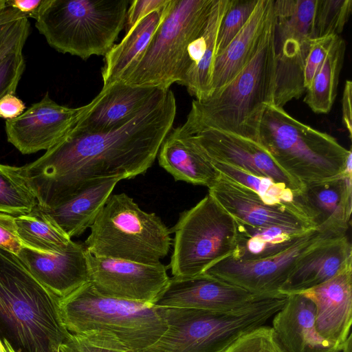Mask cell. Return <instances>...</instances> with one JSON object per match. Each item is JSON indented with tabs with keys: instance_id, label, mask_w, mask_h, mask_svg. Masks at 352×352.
Masks as SVG:
<instances>
[{
	"instance_id": "cell-52",
	"label": "cell",
	"mask_w": 352,
	"mask_h": 352,
	"mask_svg": "<svg viewBox=\"0 0 352 352\" xmlns=\"http://www.w3.org/2000/svg\"><path fill=\"white\" fill-rule=\"evenodd\" d=\"M2 12H3V11H2ZM1 13H0V14H1Z\"/></svg>"
},
{
	"instance_id": "cell-40",
	"label": "cell",
	"mask_w": 352,
	"mask_h": 352,
	"mask_svg": "<svg viewBox=\"0 0 352 352\" xmlns=\"http://www.w3.org/2000/svg\"><path fill=\"white\" fill-rule=\"evenodd\" d=\"M16 217L0 212V250L17 256L23 246L17 234Z\"/></svg>"
},
{
	"instance_id": "cell-30",
	"label": "cell",
	"mask_w": 352,
	"mask_h": 352,
	"mask_svg": "<svg viewBox=\"0 0 352 352\" xmlns=\"http://www.w3.org/2000/svg\"><path fill=\"white\" fill-rule=\"evenodd\" d=\"M346 53V43L337 36L321 67L306 89L304 102L316 113H328L335 102Z\"/></svg>"
},
{
	"instance_id": "cell-22",
	"label": "cell",
	"mask_w": 352,
	"mask_h": 352,
	"mask_svg": "<svg viewBox=\"0 0 352 352\" xmlns=\"http://www.w3.org/2000/svg\"><path fill=\"white\" fill-rule=\"evenodd\" d=\"M352 265V246L346 234L321 241L298 261L280 293H301L331 279Z\"/></svg>"
},
{
	"instance_id": "cell-11",
	"label": "cell",
	"mask_w": 352,
	"mask_h": 352,
	"mask_svg": "<svg viewBox=\"0 0 352 352\" xmlns=\"http://www.w3.org/2000/svg\"><path fill=\"white\" fill-rule=\"evenodd\" d=\"M317 0H274L276 80L274 105L283 107L306 91L305 63L313 38Z\"/></svg>"
},
{
	"instance_id": "cell-14",
	"label": "cell",
	"mask_w": 352,
	"mask_h": 352,
	"mask_svg": "<svg viewBox=\"0 0 352 352\" xmlns=\"http://www.w3.org/2000/svg\"><path fill=\"white\" fill-rule=\"evenodd\" d=\"M87 257L89 282L104 296L155 305L170 278L162 263L146 264L96 256L87 251Z\"/></svg>"
},
{
	"instance_id": "cell-1",
	"label": "cell",
	"mask_w": 352,
	"mask_h": 352,
	"mask_svg": "<svg viewBox=\"0 0 352 352\" xmlns=\"http://www.w3.org/2000/svg\"><path fill=\"white\" fill-rule=\"evenodd\" d=\"M176 111L173 92L157 89L120 127L86 133L73 126L42 156L22 166L38 206L54 208L100 180L146 173L172 129Z\"/></svg>"
},
{
	"instance_id": "cell-4",
	"label": "cell",
	"mask_w": 352,
	"mask_h": 352,
	"mask_svg": "<svg viewBox=\"0 0 352 352\" xmlns=\"http://www.w3.org/2000/svg\"><path fill=\"white\" fill-rule=\"evenodd\" d=\"M258 142L285 173L303 186L342 175L351 153L331 135L274 104L265 108Z\"/></svg>"
},
{
	"instance_id": "cell-43",
	"label": "cell",
	"mask_w": 352,
	"mask_h": 352,
	"mask_svg": "<svg viewBox=\"0 0 352 352\" xmlns=\"http://www.w3.org/2000/svg\"><path fill=\"white\" fill-rule=\"evenodd\" d=\"M25 110L24 102L14 94H8L0 99V118L11 120L17 118Z\"/></svg>"
},
{
	"instance_id": "cell-25",
	"label": "cell",
	"mask_w": 352,
	"mask_h": 352,
	"mask_svg": "<svg viewBox=\"0 0 352 352\" xmlns=\"http://www.w3.org/2000/svg\"><path fill=\"white\" fill-rule=\"evenodd\" d=\"M274 16V0H258L245 25L214 59L211 93L231 81L258 47Z\"/></svg>"
},
{
	"instance_id": "cell-45",
	"label": "cell",
	"mask_w": 352,
	"mask_h": 352,
	"mask_svg": "<svg viewBox=\"0 0 352 352\" xmlns=\"http://www.w3.org/2000/svg\"><path fill=\"white\" fill-rule=\"evenodd\" d=\"M24 17L26 16L20 12L10 7L6 8L0 14V44L10 32L15 22Z\"/></svg>"
},
{
	"instance_id": "cell-3",
	"label": "cell",
	"mask_w": 352,
	"mask_h": 352,
	"mask_svg": "<svg viewBox=\"0 0 352 352\" xmlns=\"http://www.w3.org/2000/svg\"><path fill=\"white\" fill-rule=\"evenodd\" d=\"M276 80L274 13L254 56L228 84L194 100L186 120L258 142L267 106L274 104Z\"/></svg>"
},
{
	"instance_id": "cell-50",
	"label": "cell",
	"mask_w": 352,
	"mask_h": 352,
	"mask_svg": "<svg viewBox=\"0 0 352 352\" xmlns=\"http://www.w3.org/2000/svg\"><path fill=\"white\" fill-rule=\"evenodd\" d=\"M0 352H6L3 341L0 339Z\"/></svg>"
},
{
	"instance_id": "cell-51",
	"label": "cell",
	"mask_w": 352,
	"mask_h": 352,
	"mask_svg": "<svg viewBox=\"0 0 352 352\" xmlns=\"http://www.w3.org/2000/svg\"><path fill=\"white\" fill-rule=\"evenodd\" d=\"M57 352H59V349L57 351Z\"/></svg>"
},
{
	"instance_id": "cell-19",
	"label": "cell",
	"mask_w": 352,
	"mask_h": 352,
	"mask_svg": "<svg viewBox=\"0 0 352 352\" xmlns=\"http://www.w3.org/2000/svg\"><path fill=\"white\" fill-rule=\"evenodd\" d=\"M18 258L30 274L57 298L69 294L89 282L87 250L71 241L67 248L45 254L23 246Z\"/></svg>"
},
{
	"instance_id": "cell-2",
	"label": "cell",
	"mask_w": 352,
	"mask_h": 352,
	"mask_svg": "<svg viewBox=\"0 0 352 352\" xmlns=\"http://www.w3.org/2000/svg\"><path fill=\"white\" fill-rule=\"evenodd\" d=\"M57 309L69 333L116 351L145 352L167 329L163 308L104 296L89 282L58 298Z\"/></svg>"
},
{
	"instance_id": "cell-42",
	"label": "cell",
	"mask_w": 352,
	"mask_h": 352,
	"mask_svg": "<svg viewBox=\"0 0 352 352\" xmlns=\"http://www.w3.org/2000/svg\"><path fill=\"white\" fill-rule=\"evenodd\" d=\"M58 349L59 352H125L94 345L83 338L71 333L59 345Z\"/></svg>"
},
{
	"instance_id": "cell-39",
	"label": "cell",
	"mask_w": 352,
	"mask_h": 352,
	"mask_svg": "<svg viewBox=\"0 0 352 352\" xmlns=\"http://www.w3.org/2000/svg\"><path fill=\"white\" fill-rule=\"evenodd\" d=\"M29 19L24 17L17 20L15 24L0 44V63L10 54L23 48L30 34Z\"/></svg>"
},
{
	"instance_id": "cell-46",
	"label": "cell",
	"mask_w": 352,
	"mask_h": 352,
	"mask_svg": "<svg viewBox=\"0 0 352 352\" xmlns=\"http://www.w3.org/2000/svg\"><path fill=\"white\" fill-rule=\"evenodd\" d=\"M43 0H7V6L25 15L28 19H36Z\"/></svg>"
},
{
	"instance_id": "cell-6",
	"label": "cell",
	"mask_w": 352,
	"mask_h": 352,
	"mask_svg": "<svg viewBox=\"0 0 352 352\" xmlns=\"http://www.w3.org/2000/svg\"><path fill=\"white\" fill-rule=\"evenodd\" d=\"M57 300L17 256L0 250V311L26 352H56L69 335Z\"/></svg>"
},
{
	"instance_id": "cell-34",
	"label": "cell",
	"mask_w": 352,
	"mask_h": 352,
	"mask_svg": "<svg viewBox=\"0 0 352 352\" xmlns=\"http://www.w3.org/2000/svg\"><path fill=\"white\" fill-rule=\"evenodd\" d=\"M352 12V0H317L313 38L339 36Z\"/></svg>"
},
{
	"instance_id": "cell-21",
	"label": "cell",
	"mask_w": 352,
	"mask_h": 352,
	"mask_svg": "<svg viewBox=\"0 0 352 352\" xmlns=\"http://www.w3.org/2000/svg\"><path fill=\"white\" fill-rule=\"evenodd\" d=\"M157 89L133 86L122 80L102 87L74 127L86 133L120 127L144 107Z\"/></svg>"
},
{
	"instance_id": "cell-36",
	"label": "cell",
	"mask_w": 352,
	"mask_h": 352,
	"mask_svg": "<svg viewBox=\"0 0 352 352\" xmlns=\"http://www.w3.org/2000/svg\"><path fill=\"white\" fill-rule=\"evenodd\" d=\"M223 352H285L272 327L261 325L232 342Z\"/></svg>"
},
{
	"instance_id": "cell-35",
	"label": "cell",
	"mask_w": 352,
	"mask_h": 352,
	"mask_svg": "<svg viewBox=\"0 0 352 352\" xmlns=\"http://www.w3.org/2000/svg\"><path fill=\"white\" fill-rule=\"evenodd\" d=\"M258 0H230L219 27L216 56L238 34L253 12Z\"/></svg>"
},
{
	"instance_id": "cell-27",
	"label": "cell",
	"mask_w": 352,
	"mask_h": 352,
	"mask_svg": "<svg viewBox=\"0 0 352 352\" xmlns=\"http://www.w3.org/2000/svg\"><path fill=\"white\" fill-rule=\"evenodd\" d=\"M172 0L144 16L126 32L122 40L114 45L104 56L102 70L103 87L120 80L148 45L151 38L168 12Z\"/></svg>"
},
{
	"instance_id": "cell-48",
	"label": "cell",
	"mask_w": 352,
	"mask_h": 352,
	"mask_svg": "<svg viewBox=\"0 0 352 352\" xmlns=\"http://www.w3.org/2000/svg\"><path fill=\"white\" fill-rule=\"evenodd\" d=\"M3 343L6 352H16L12 346L11 344L9 342V341H8L6 338L3 339Z\"/></svg>"
},
{
	"instance_id": "cell-24",
	"label": "cell",
	"mask_w": 352,
	"mask_h": 352,
	"mask_svg": "<svg viewBox=\"0 0 352 352\" xmlns=\"http://www.w3.org/2000/svg\"><path fill=\"white\" fill-rule=\"evenodd\" d=\"M230 3V0H213L204 23L188 46L180 85L185 86L195 100L210 95L217 36Z\"/></svg>"
},
{
	"instance_id": "cell-41",
	"label": "cell",
	"mask_w": 352,
	"mask_h": 352,
	"mask_svg": "<svg viewBox=\"0 0 352 352\" xmlns=\"http://www.w3.org/2000/svg\"><path fill=\"white\" fill-rule=\"evenodd\" d=\"M168 0L131 1L126 18V32L138 21L168 3Z\"/></svg>"
},
{
	"instance_id": "cell-33",
	"label": "cell",
	"mask_w": 352,
	"mask_h": 352,
	"mask_svg": "<svg viewBox=\"0 0 352 352\" xmlns=\"http://www.w3.org/2000/svg\"><path fill=\"white\" fill-rule=\"evenodd\" d=\"M217 170L232 181L252 190L264 201L271 204L296 203L293 190L272 179L257 176L231 165L209 160Z\"/></svg>"
},
{
	"instance_id": "cell-5",
	"label": "cell",
	"mask_w": 352,
	"mask_h": 352,
	"mask_svg": "<svg viewBox=\"0 0 352 352\" xmlns=\"http://www.w3.org/2000/svg\"><path fill=\"white\" fill-rule=\"evenodd\" d=\"M129 0H43L35 27L56 51L104 56L126 23Z\"/></svg>"
},
{
	"instance_id": "cell-16",
	"label": "cell",
	"mask_w": 352,
	"mask_h": 352,
	"mask_svg": "<svg viewBox=\"0 0 352 352\" xmlns=\"http://www.w3.org/2000/svg\"><path fill=\"white\" fill-rule=\"evenodd\" d=\"M208 189V194L239 223L256 228L316 229L296 203L268 204L252 190L221 173Z\"/></svg>"
},
{
	"instance_id": "cell-7",
	"label": "cell",
	"mask_w": 352,
	"mask_h": 352,
	"mask_svg": "<svg viewBox=\"0 0 352 352\" xmlns=\"http://www.w3.org/2000/svg\"><path fill=\"white\" fill-rule=\"evenodd\" d=\"M85 241L96 256L157 264L170 248V230L126 194L111 195L90 227Z\"/></svg>"
},
{
	"instance_id": "cell-32",
	"label": "cell",
	"mask_w": 352,
	"mask_h": 352,
	"mask_svg": "<svg viewBox=\"0 0 352 352\" xmlns=\"http://www.w3.org/2000/svg\"><path fill=\"white\" fill-rule=\"evenodd\" d=\"M36 205L22 166L0 164V212L15 217L28 214Z\"/></svg>"
},
{
	"instance_id": "cell-8",
	"label": "cell",
	"mask_w": 352,
	"mask_h": 352,
	"mask_svg": "<svg viewBox=\"0 0 352 352\" xmlns=\"http://www.w3.org/2000/svg\"><path fill=\"white\" fill-rule=\"evenodd\" d=\"M213 0H172L148 45L120 80L133 86L169 89L180 84L188 45L204 23Z\"/></svg>"
},
{
	"instance_id": "cell-13",
	"label": "cell",
	"mask_w": 352,
	"mask_h": 352,
	"mask_svg": "<svg viewBox=\"0 0 352 352\" xmlns=\"http://www.w3.org/2000/svg\"><path fill=\"white\" fill-rule=\"evenodd\" d=\"M341 235L311 230L284 252L266 258L238 261L230 256L216 263L205 273L253 294L278 296L299 259L324 239Z\"/></svg>"
},
{
	"instance_id": "cell-38",
	"label": "cell",
	"mask_w": 352,
	"mask_h": 352,
	"mask_svg": "<svg viewBox=\"0 0 352 352\" xmlns=\"http://www.w3.org/2000/svg\"><path fill=\"white\" fill-rule=\"evenodd\" d=\"M336 36H329L312 40L304 68V84L306 89L310 86L323 63Z\"/></svg>"
},
{
	"instance_id": "cell-20",
	"label": "cell",
	"mask_w": 352,
	"mask_h": 352,
	"mask_svg": "<svg viewBox=\"0 0 352 352\" xmlns=\"http://www.w3.org/2000/svg\"><path fill=\"white\" fill-rule=\"evenodd\" d=\"M315 307V326L326 340L342 346L352 324V265L327 281L301 292Z\"/></svg>"
},
{
	"instance_id": "cell-15",
	"label": "cell",
	"mask_w": 352,
	"mask_h": 352,
	"mask_svg": "<svg viewBox=\"0 0 352 352\" xmlns=\"http://www.w3.org/2000/svg\"><path fill=\"white\" fill-rule=\"evenodd\" d=\"M87 104L70 108L53 100L48 92L16 118L7 120V140L22 154L47 151L74 126Z\"/></svg>"
},
{
	"instance_id": "cell-26",
	"label": "cell",
	"mask_w": 352,
	"mask_h": 352,
	"mask_svg": "<svg viewBox=\"0 0 352 352\" xmlns=\"http://www.w3.org/2000/svg\"><path fill=\"white\" fill-rule=\"evenodd\" d=\"M119 181L102 179L56 207L38 206L72 239L91 227Z\"/></svg>"
},
{
	"instance_id": "cell-12",
	"label": "cell",
	"mask_w": 352,
	"mask_h": 352,
	"mask_svg": "<svg viewBox=\"0 0 352 352\" xmlns=\"http://www.w3.org/2000/svg\"><path fill=\"white\" fill-rule=\"evenodd\" d=\"M208 160L231 165L267 177L298 195L304 186L285 173L258 142L217 129L186 120L172 130Z\"/></svg>"
},
{
	"instance_id": "cell-31",
	"label": "cell",
	"mask_w": 352,
	"mask_h": 352,
	"mask_svg": "<svg viewBox=\"0 0 352 352\" xmlns=\"http://www.w3.org/2000/svg\"><path fill=\"white\" fill-rule=\"evenodd\" d=\"M17 234L22 245L35 251L54 254L72 241L38 206L28 214L16 217Z\"/></svg>"
},
{
	"instance_id": "cell-17",
	"label": "cell",
	"mask_w": 352,
	"mask_h": 352,
	"mask_svg": "<svg viewBox=\"0 0 352 352\" xmlns=\"http://www.w3.org/2000/svg\"><path fill=\"white\" fill-rule=\"evenodd\" d=\"M271 297L276 296L253 294L204 272L190 277L173 276L155 305L162 308L228 311Z\"/></svg>"
},
{
	"instance_id": "cell-9",
	"label": "cell",
	"mask_w": 352,
	"mask_h": 352,
	"mask_svg": "<svg viewBox=\"0 0 352 352\" xmlns=\"http://www.w3.org/2000/svg\"><path fill=\"white\" fill-rule=\"evenodd\" d=\"M169 267L173 277L204 273L234 250L238 225L210 195L179 214Z\"/></svg>"
},
{
	"instance_id": "cell-44",
	"label": "cell",
	"mask_w": 352,
	"mask_h": 352,
	"mask_svg": "<svg viewBox=\"0 0 352 352\" xmlns=\"http://www.w3.org/2000/svg\"><path fill=\"white\" fill-rule=\"evenodd\" d=\"M352 82L347 80L345 82L342 99V113L343 124L349 133V138L352 136V113H351Z\"/></svg>"
},
{
	"instance_id": "cell-29",
	"label": "cell",
	"mask_w": 352,
	"mask_h": 352,
	"mask_svg": "<svg viewBox=\"0 0 352 352\" xmlns=\"http://www.w3.org/2000/svg\"><path fill=\"white\" fill-rule=\"evenodd\" d=\"M236 223V245L229 256L238 261L259 260L278 254L311 230L279 226L256 228Z\"/></svg>"
},
{
	"instance_id": "cell-47",
	"label": "cell",
	"mask_w": 352,
	"mask_h": 352,
	"mask_svg": "<svg viewBox=\"0 0 352 352\" xmlns=\"http://www.w3.org/2000/svg\"><path fill=\"white\" fill-rule=\"evenodd\" d=\"M352 336L351 333L347 338L342 346V352H352Z\"/></svg>"
},
{
	"instance_id": "cell-37",
	"label": "cell",
	"mask_w": 352,
	"mask_h": 352,
	"mask_svg": "<svg viewBox=\"0 0 352 352\" xmlns=\"http://www.w3.org/2000/svg\"><path fill=\"white\" fill-rule=\"evenodd\" d=\"M20 48L9 54L0 63V99L15 94L25 69V60Z\"/></svg>"
},
{
	"instance_id": "cell-49",
	"label": "cell",
	"mask_w": 352,
	"mask_h": 352,
	"mask_svg": "<svg viewBox=\"0 0 352 352\" xmlns=\"http://www.w3.org/2000/svg\"><path fill=\"white\" fill-rule=\"evenodd\" d=\"M7 8V0H0V13Z\"/></svg>"
},
{
	"instance_id": "cell-28",
	"label": "cell",
	"mask_w": 352,
	"mask_h": 352,
	"mask_svg": "<svg viewBox=\"0 0 352 352\" xmlns=\"http://www.w3.org/2000/svg\"><path fill=\"white\" fill-rule=\"evenodd\" d=\"M161 167L176 181L210 187L219 173L187 141L170 131L158 152Z\"/></svg>"
},
{
	"instance_id": "cell-18",
	"label": "cell",
	"mask_w": 352,
	"mask_h": 352,
	"mask_svg": "<svg viewBox=\"0 0 352 352\" xmlns=\"http://www.w3.org/2000/svg\"><path fill=\"white\" fill-rule=\"evenodd\" d=\"M352 175L304 185L295 202L322 232L343 235L351 224Z\"/></svg>"
},
{
	"instance_id": "cell-23",
	"label": "cell",
	"mask_w": 352,
	"mask_h": 352,
	"mask_svg": "<svg viewBox=\"0 0 352 352\" xmlns=\"http://www.w3.org/2000/svg\"><path fill=\"white\" fill-rule=\"evenodd\" d=\"M287 296L272 327L285 352H341L317 331L312 301L300 293Z\"/></svg>"
},
{
	"instance_id": "cell-10",
	"label": "cell",
	"mask_w": 352,
	"mask_h": 352,
	"mask_svg": "<svg viewBox=\"0 0 352 352\" xmlns=\"http://www.w3.org/2000/svg\"><path fill=\"white\" fill-rule=\"evenodd\" d=\"M163 309L167 329L145 352H223L241 335L265 320L256 303L228 311Z\"/></svg>"
}]
</instances>
